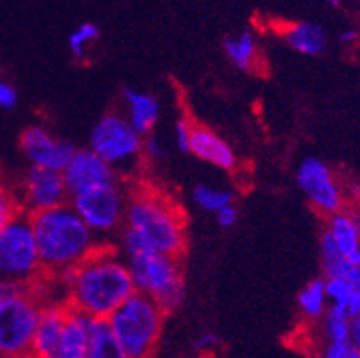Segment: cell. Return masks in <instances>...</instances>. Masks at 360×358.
<instances>
[{
	"instance_id": "cell-1",
	"label": "cell",
	"mask_w": 360,
	"mask_h": 358,
	"mask_svg": "<svg viewBox=\"0 0 360 358\" xmlns=\"http://www.w3.org/2000/svg\"><path fill=\"white\" fill-rule=\"evenodd\" d=\"M59 276L68 290V304L94 318H108L136 293L127 258L106 245Z\"/></svg>"
},
{
	"instance_id": "cell-2",
	"label": "cell",
	"mask_w": 360,
	"mask_h": 358,
	"mask_svg": "<svg viewBox=\"0 0 360 358\" xmlns=\"http://www.w3.org/2000/svg\"><path fill=\"white\" fill-rule=\"evenodd\" d=\"M46 276H59L99 247L97 234L82 222L70 201L30 214Z\"/></svg>"
},
{
	"instance_id": "cell-3",
	"label": "cell",
	"mask_w": 360,
	"mask_h": 358,
	"mask_svg": "<svg viewBox=\"0 0 360 358\" xmlns=\"http://www.w3.org/2000/svg\"><path fill=\"white\" fill-rule=\"evenodd\" d=\"M136 231L152 250L179 258L187 247V225L178 205L152 188L128 192L124 225Z\"/></svg>"
},
{
	"instance_id": "cell-4",
	"label": "cell",
	"mask_w": 360,
	"mask_h": 358,
	"mask_svg": "<svg viewBox=\"0 0 360 358\" xmlns=\"http://www.w3.org/2000/svg\"><path fill=\"white\" fill-rule=\"evenodd\" d=\"M163 309L150 296L132 293L108 317L121 358L150 357L160 344L165 322Z\"/></svg>"
},
{
	"instance_id": "cell-5",
	"label": "cell",
	"mask_w": 360,
	"mask_h": 358,
	"mask_svg": "<svg viewBox=\"0 0 360 358\" xmlns=\"http://www.w3.org/2000/svg\"><path fill=\"white\" fill-rule=\"evenodd\" d=\"M44 276L32 218L22 210L0 229V278L15 286L33 287Z\"/></svg>"
},
{
	"instance_id": "cell-6",
	"label": "cell",
	"mask_w": 360,
	"mask_h": 358,
	"mask_svg": "<svg viewBox=\"0 0 360 358\" xmlns=\"http://www.w3.org/2000/svg\"><path fill=\"white\" fill-rule=\"evenodd\" d=\"M137 293L150 296L165 313H172L185 298V281L179 258L146 250L127 258Z\"/></svg>"
},
{
	"instance_id": "cell-7",
	"label": "cell",
	"mask_w": 360,
	"mask_h": 358,
	"mask_svg": "<svg viewBox=\"0 0 360 358\" xmlns=\"http://www.w3.org/2000/svg\"><path fill=\"white\" fill-rule=\"evenodd\" d=\"M42 300L33 287L17 286L0 300V357H30Z\"/></svg>"
},
{
	"instance_id": "cell-8",
	"label": "cell",
	"mask_w": 360,
	"mask_h": 358,
	"mask_svg": "<svg viewBox=\"0 0 360 358\" xmlns=\"http://www.w3.org/2000/svg\"><path fill=\"white\" fill-rule=\"evenodd\" d=\"M143 137L127 115L106 114L90 134V148L103 158L117 176L130 177L143 163Z\"/></svg>"
},
{
	"instance_id": "cell-9",
	"label": "cell",
	"mask_w": 360,
	"mask_h": 358,
	"mask_svg": "<svg viewBox=\"0 0 360 358\" xmlns=\"http://www.w3.org/2000/svg\"><path fill=\"white\" fill-rule=\"evenodd\" d=\"M70 205L97 236L121 231L127 214L128 191L121 179L70 196Z\"/></svg>"
},
{
	"instance_id": "cell-10",
	"label": "cell",
	"mask_w": 360,
	"mask_h": 358,
	"mask_svg": "<svg viewBox=\"0 0 360 358\" xmlns=\"http://www.w3.org/2000/svg\"><path fill=\"white\" fill-rule=\"evenodd\" d=\"M297 183L311 207L324 218L347 207L346 188H344L342 181L333 172V168L322 159H304L298 165Z\"/></svg>"
},
{
	"instance_id": "cell-11",
	"label": "cell",
	"mask_w": 360,
	"mask_h": 358,
	"mask_svg": "<svg viewBox=\"0 0 360 358\" xmlns=\"http://www.w3.org/2000/svg\"><path fill=\"white\" fill-rule=\"evenodd\" d=\"M68 200V186L64 183L60 170L32 165V168L24 176L20 194H18V201L24 212L33 214L51 209V207L66 203Z\"/></svg>"
},
{
	"instance_id": "cell-12",
	"label": "cell",
	"mask_w": 360,
	"mask_h": 358,
	"mask_svg": "<svg viewBox=\"0 0 360 358\" xmlns=\"http://www.w3.org/2000/svg\"><path fill=\"white\" fill-rule=\"evenodd\" d=\"M20 150L35 167L53 168L63 172L77 146L66 139H57L44 127H30L20 136Z\"/></svg>"
},
{
	"instance_id": "cell-13",
	"label": "cell",
	"mask_w": 360,
	"mask_h": 358,
	"mask_svg": "<svg viewBox=\"0 0 360 358\" xmlns=\"http://www.w3.org/2000/svg\"><path fill=\"white\" fill-rule=\"evenodd\" d=\"M63 176L70 196L121 179L114 168L105 159L99 158L90 146L75 150L70 163L64 167Z\"/></svg>"
},
{
	"instance_id": "cell-14",
	"label": "cell",
	"mask_w": 360,
	"mask_h": 358,
	"mask_svg": "<svg viewBox=\"0 0 360 358\" xmlns=\"http://www.w3.org/2000/svg\"><path fill=\"white\" fill-rule=\"evenodd\" d=\"M66 313H68V304H63V302L42 305L35 338H33L32 357L57 358L64 322H66Z\"/></svg>"
},
{
	"instance_id": "cell-15",
	"label": "cell",
	"mask_w": 360,
	"mask_h": 358,
	"mask_svg": "<svg viewBox=\"0 0 360 358\" xmlns=\"http://www.w3.org/2000/svg\"><path fill=\"white\" fill-rule=\"evenodd\" d=\"M188 154L196 155L201 161H205V163L212 165L219 170H225V172L234 170L238 165L233 146L229 145L225 139H221L214 130L201 127V124L192 127Z\"/></svg>"
},
{
	"instance_id": "cell-16",
	"label": "cell",
	"mask_w": 360,
	"mask_h": 358,
	"mask_svg": "<svg viewBox=\"0 0 360 358\" xmlns=\"http://www.w3.org/2000/svg\"><path fill=\"white\" fill-rule=\"evenodd\" d=\"M91 318L94 317L82 313L68 304V313H66L57 358H88V336H90Z\"/></svg>"
},
{
	"instance_id": "cell-17",
	"label": "cell",
	"mask_w": 360,
	"mask_h": 358,
	"mask_svg": "<svg viewBox=\"0 0 360 358\" xmlns=\"http://www.w3.org/2000/svg\"><path fill=\"white\" fill-rule=\"evenodd\" d=\"M324 231L333 238L338 250L352 258L360 252V219L353 207H344L342 210L326 218Z\"/></svg>"
},
{
	"instance_id": "cell-18",
	"label": "cell",
	"mask_w": 360,
	"mask_h": 358,
	"mask_svg": "<svg viewBox=\"0 0 360 358\" xmlns=\"http://www.w3.org/2000/svg\"><path fill=\"white\" fill-rule=\"evenodd\" d=\"M124 106H127V119L141 136H148L154 132L155 124L160 121V101L152 94L127 88Z\"/></svg>"
},
{
	"instance_id": "cell-19",
	"label": "cell",
	"mask_w": 360,
	"mask_h": 358,
	"mask_svg": "<svg viewBox=\"0 0 360 358\" xmlns=\"http://www.w3.org/2000/svg\"><path fill=\"white\" fill-rule=\"evenodd\" d=\"M283 41L291 50L302 55L316 57L328 48V33L320 24L315 23H292L282 30Z\"/></svg>"
},
{
	"instance_id": "cell-20",
	"label": "cell",
	"mask_w": 360,
	"mask_h": 358,
	"mask_svg": "<svg viewBox=\"0 0 360 358\" xmlns=\"http://www.w3.org/2000/svg\"><path fill=\"white\" fill-rule=\"evenodd\" d=\"M224 48L229 60L236 68L255 72L260 63V48H258V41L252 32H242L238 35L227 37L224 41Z\"/></svg>"
},
{
	"instance_id": "cell-21",
	"label": "cell",
	"mask_w": 360,
	"mask_h": 358,
	"mask_svg": "<svg viewBox=\"0 0 360 358\" xmlns=\"http://www.w3.org/2000/svg\"><path fill=\"white\" fill-rule=\"evenodd\" d=\"M300 314L309 322H319L326 309L329 307L328 293H326V280L324 278H316L311 280L309 283L302 287L297 298Z\"/></svg>"
},
{
	"instance_id": "cell-22",
	"label": "cell",
	"mask_w": 360,
	"mask_h": 358,
	"mask_svg": "<svg viewBox=\"0 0 360 358\" xmlns=\"http://www.w3.org/2000/svg\"><path fill=\"white\" fill-rule=\"evenodd\" d=\"M88 358H121L108 318H91Z\"/></svg>"
},
{
	"instance_id": "cell-23",
	"label": "cell",
	"mask_w": 360,
	"mask_h": 358,
	"mask_svg": "<svg viewBox=\"0 0 360 358\" xmlns=\"http://www.w3.org/2000/svg\"><path fill=\"white\" fill-rule=\"evenodd\" d=\"M349 326H352V317L347 313V309L342 305L329 304L326 313L319 320L320 340H346L349 338Z\"/></svg>"
},
{
	"instance_id": "cell-24",
	"label": "cell",
	"mask_w": 360,
	"mask_h": 358,
	"mask_svg": "<svg viewBox=\"0 0 360 358\" xmlns=\"http://www.w3.org/2000/svg\"><path fill=\"white\" fill-rule=\"evenodd\" d=\"M101 30L97 24L94 23H82L70 33L68 37V48L70 53L73 55V59L77 63H84L90 51V46L96 44L99 41Z\"/></svg>"
},
{
	"instance_id": "cell-25",
	"label": "cell",
	"mask_w": 360,
	"mask_h": 358,
	"mask_svg": "<svg viewBox=\"0 0 360 358\" xmlns=\"http://www.w3.org/2000/svg\"><path fill=\"white\" fill-rule=\"evenodd\" d=\"M192 201L200 207L203 212L216 214L221 207L234 203V194L225 188H216L210 185H198L192 191Z\"/></svg>"
},
{
	"instance_id": "cell-26",
	"label": "cell",
	"mask_w": 360,
	"mask_h": 358,
	"mask_svg": "<svg viewBox=\"0 0 360 358\" xmlns=\"http://www.w3.org/2000/svg\"><path fill=\"white\" fill-rule=\"evenodd\" d=\"M22 212L18 194H15L4 179H0V229H4L15 216Z\"/></svg>"
},
{
	"instance_id": "cell-27",
	"label": "cell",
	"mask_w": 360,
	"mask_h": 358,
	"mask_svg": "<svg viewBox=\"0 0 360 358\" xmlns=\"http://www.w3.org/2000/svg\"><path fill=\"white\" fill-rule=\"evenodd\" d=\"M326 280V293H328L329 304L333 305H342L346 307L347 300L353 296V287L352 283L342 276H329Z\"/></svg>"
},
{
	"instance_id": "cell-28",
	"label": "cell",
	"mask_w": 360,
	"mask_h": 358,
	"mask_svg": "<svg viewBox=\"0 0 360 358\" xmlns=\"http://www.w3.org/2000/svg\"><path fill=\"white\" fill-rule=\"evenodd\" d=\"M320 357L324 358H360V351L356 350L349 338L346 340H331L322 342Z\"/></svg>"
},
{
	"instance_id": "cell-29",
	"label": "cell",
	"mask_w": 360,
	"mask_h": 358,
	"mask_svg": "<svg viewBox=\"0 0 360 358\" xmlns=\"http://www.w3.org/2000/svg\"><path fill=\"white\" fill-rule=\"evenodd\" d=\"M192 127H194V122H191L185 117L178 119L176 127H174V141H176V146L183 154H188V148H191Z\"/></svg>"
},
{
	"instance_id": "cell-30",
	"label": "cell",
	"mask_w": 360,
	"mask_h": 358,
	"mask_svg": "<svg viewBox=\"0 0 360 358\" xmlns=\"http://www.w3.org/2000/svg\"><path fill=\"white\" fill-rule=\"evenodd\" d=\"M165 158V148L161 145V141L154 136V134H148V136L143 137V161H150V163H158Z\"/></svg>"
},
{
	"instance_id": "cell-31",
	"label": "cell",
	"mask_w": 360,
	"mask_h": 358,
	"mask_svg": "<svg viewBox=\"0 0 360 358\" xmlns=\"http://www.w3.org/2000/svg\"><path fill=\"white\" fill-rule=\"evenodd\" d=\"M216 222L221 229H233L238 223V209L234 203H229L214 214Z\"/></svg>"
},
{
	"instance_id": "cell-32",
	"label": "cell",
	"mask_w": 360,
	"mask_h": 358,
	"mask_svg": "<svg viewBox=\"0 0 360 358\" xmlns=\"http://www.w3.org/2000/svg\"><path fill=\"white\" fill-rule=\"evenodd\" d=\"M18 103V94L13 84L8 81H0V108L13 110Z\"/></svg>"
},
{
	"instance_id": "cell-33",
	"label": "cell",
	"mask_w": 360,
	"mask_h": 358,
	"mask_svg": "<svg viewBox=\"0 0 360 358\" xmlns=\"http://www.w3.org/2000/svg\"><path fill=\"white\" fill-rule=\"evenodd\" d=\"M219 345V338L214 335V333H203V335H200L194 340V350L198 351V353H203V354H209V353H214L216 347Z\"/></svg>"
},
{
	"instance_id": "cell-34",
	"label": "cell",
	"mask_w": 360,
	"mask_h": 358,
	"mask_svg": "<svg viewBox=\"0 0 360 358\" xmlns=\"http://www.w3.org/2000/svg\"><path fill=\"white\" fill-rule=\"evenodd\" d=\"M349 340L355 344L356 350L360 351V314L352 318V326H349Z\"/></svg>"
},
{
	"instance_id": "cell-35",
	"label": "cell",
	"mask_w": 360,
	"mask_h": 358,
	"mask_svg": "<svg viewBox=\"0 0 360 358\" xmlns=\"http://www.w3.org/2000/svg\"><path fill=\"white\" fill-rule=\"evenodd\" d=\"M359 41V32L356 30H346V32L340 33V42L344 46H353Z\"/></svg>"
},
{
	"instance_id": "cell-36",
	"label": "cell",
	"mask_w": 360,
	"mask_h": 358,
	"mask_svg": "<svg viewBox=\"0 0 360 358\" xmlns=\"http://www.w3.org/2000/svg\"><path fill=\"white\" fill-rule=\"evenodd\" d=\"M15 283H11V281H8V280H4V278H0V300H4L6 296L9 295V293H11V290L15 289Z\"/></svg>"
},
{
	"instance_id": "cell-37",
	"label": "cell",
	"mask_w": 360,
	"mask_h": 358,
	"mask_svg": "<svg viewBox=\"0 0 360 358\" xmlns=\"http://www.w3.org/2000/svg\"><path fill=\"white\" fill-rule=\"evenodd\" d=\"M352 207L356 210V214H359V219H360V201H356V203L352 205Z\"/></svg>"
},
{
	"instance_id": "cell-38",
	"label": "cell",
	"mask_w": 360,
	"mask_h": 358,
	"mask_svg": "<svg viewBox=\"0 0 360 358\" xmlns=\"http://www.w3.org/2000/svg\"><path fill=\"white\" fill-rule=\"evenodd\" d=\"M326 2H328V4H331V6H338V4H340V0H326Z\"/></svg>"
}]
</instances>
